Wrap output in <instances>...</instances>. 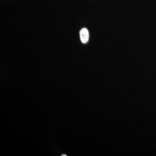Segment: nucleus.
Here are the masks:
<instances>
[{"instance_id": "1", "label": "nucleus", "mask_w": 156, "mask_h": 156, "mask_svg": "<svg viewBox=\"0 0 156 156\" xmlns=\"http://www.w3.org/2000/svg\"><path fill=\"white\" fill-rule=\"evenodd\" d=\"M80 35L81 42L83 44H86L88 42L89 40V32L87 28H82L80 31Z\"/></svg>"}, {"instance_id": "2", "label": "nucleus", "mask_w": 156, "mask_h": 156, "mask_svg": "<svg viewBox=\"0 0 156 156\" xmlns=\"http://www.w3.org/2000/svg\"><path fill=\"white\" fill-rule=\"evenodd\" d=\"M62 156H66V155H62Z\"/></svg>"}]
</instances>
